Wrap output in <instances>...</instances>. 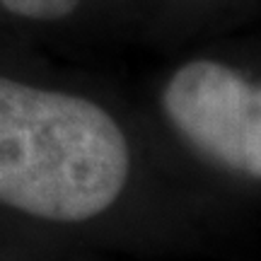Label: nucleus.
<instances>
[{
    "mask_svg": "<svg viewBox=\"0 0 261 261\" xmlns=\"http://www.w3.org/2000/svg\"><path fill=\"white\" fill-rule=\"evenodd\" d=\"M128 143L99 104L0 77V203L54 223L97 218L121 196Z\"/></svg>",
    "mask_w": 261,
    "mask_h": 261,
    "instance_id": "1",
    "label": "nucleus"
},
{
    "mask_svg": "<svg viewBox=\"0 0 261 261\" xmlns=\"http://www.w3.org/2000/svg\"><path fill=\"white\" fill-rule=\"evenodd\" d=\"M162 109L205 160L261 179V83L230 65L191 61L169 77Z\"/></svg>",
    "mask_w": 261,
    "mask_h": 261,
    "instance_id": "2",
    "label": "nucleus"
},
{
    "mask_svg": "<svg viewBox=\"0 0 261 261\" xmlns=\"http://www.w3.org/2000/svg\"><path fill=\"white\" fill-rule=\"evenodd\" d=\"M83 0H0V5L27 19H41V22H54L73 15Z\"/></svg>",
    "mask_w": 261,
    "mask_h": 261,
    "instance_id": "3",
    "label": "nucleus"
}]
</instances>
